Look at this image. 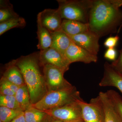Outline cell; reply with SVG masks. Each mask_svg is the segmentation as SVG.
<instances>
[{
    "instance_id": "obj_28",
    "label": "cell",
    "mask_w": 122,
    "mask_h": 122,
    "mask_svg": "<svg viewBox=\"0 0 122 122\" xmlns=\"http://www.w3.org/2000/svg\"><path fill=\"white\" fill-rule=\"evenodd\" d=\"M15 93L3 83L0 82V95L15 96Z\"/></svg>"
},
{
    "instance_id": "obj_11",
    "label": "cell",
    "mask_w": 122,
    "mask_h": 122,
    "mask_svg": "<svg viewBox=\"0 0 122 122\" xmlns=\"http://www.w3.org/2000/svg\"><path fill=\"white\" fill-rule=\"evenodd\" d=\"M37 15L42 25L51 33L61 30L62 20L57 9H45Z\"/></svg>"
},
{
    "instance_id": "obj_31",
    "label": "cell",
    "mask_w": 122,
    "mask_h": 122,
    "mask_svg": "<svg viewBox=\"0 0 122 122\" xmlns=\"http://www.w3.org/2000/svg\"><path fill=\"white\" fill-rule=\"evenodd\" d=\"M52 122H62V121H61V120H57V119H54L53 120Z\"/></svg>"
},
{
    "instance_id": "obj_27",
    "label": "cell",
    "mask_w": 122,
    "mask_h": 122,
    "mask_svg": "<svg viewBox=\"0 0 122 122\" xmlns=\"http://www.w3.org/2000/svg\"><path fill=\"white\" fill-rule=\"evenodd\" d=\"M117 50L115 48H108L105 52L104 56L106 59L114 61L117 59Z\"/></svg>"
},
{
    "instance_id": "obj_19",
    "label": "cell",
    "mask_w": 122,
    "mask_h": 122,
    "mask_svg": "<svg viewBox=\"0 0 122 122\" xmlns=\"http://www.w3.org/2000/svg\"><path fill=\"white\" fill-rule=\"evenodd\" d=\"M15 96L20 108L23 111L32 106L30 95L26 85H22L19 87L15 93Z\"/></svg>"
},
{
    "instance_id": "obj_25",
    "label": "cell",
    "mask_w": 122,
    "mask_h": 122,
    "mask_svg": "<svg viewBox=\"0 0 122 122\" xmlns=\"http://www.w3.org/2000/svg\"><path fill=\"white\" fill-rule=\"evenodd\" d=\"M119 37L117 35L115 36H111L106 39L104 43V45L107 48H115L117 46Z\"/></svg>"
},
{
    "instance_id": "obj_17",
    "label": "cell",
    "mask_w": 122,
    "mask_h": 122,
    "mask_svg": "<svg viewBox=\"0 0 122 122\" xmlns=\"http://www.w3.org/2000/svg\"><path fill=\"white\" fill-rule=\"evenodd\" d=\"M37 33L38 42V49L41 51L51 48L52 43V37L50 32L42 25L40 18L37 16Z\"/></svg>"
},
{
    "instance_id": "obj_20",
    "label": "cell",
    "mask_w": 122,
    "mask_h": 122,
    "mask_svg": "<svg viewBox=\"0 0 122 122\" xmlns=\"http://www.w3.org/2000/svg\"><path fill=\"white\" fill-rule=\"evenodd\" d=\"M0 23L20 17L14 11L13 5L9 1L0 0Z\"/></svg>"
},
{
    "instance_id": "obj_13",
    "label": "cell",
    "mask_w": 122,
    "mask_h": 122,
    "mask_svg": "<svg viewBox=\"0 0 122 122\" xmlns=\"http://www.w3.org/2000/svg\"><path fill=\"white\" fill-rule=\"evenodd\" d=\"M98 96L102 103L105 115V122H122L106 92H101Z\"/></svg>"
},
{
    "instance_id": "obj_14",
    "label": "cell",
    "mask_w": 122,
    "mask_h": 122,
    "mask_svg": "<svg viewBox=\"0 0 122 122\" xmlns=\"http://www.w3.org/2000/svg\"><path fill=\"white\" fill-rule=\"evenodd\" d=\"M51 34L52 43L51 48L58 51L66 58V52L72 42L71 39L61 30L51 33Z\"/></svg>"
},
{
    "instance_id": "obj_3",
    "label": "cell",
    "mask_w": 122,
    "mask_h": 122,
    "mask_svg": "<svg viewBox=\"0 0 122 122\" xmlns=\"http://www.w3.org/2000/svg\"><path fill=\"white\" fill-rule=\"evenodd\" d=\"M82 99L79 92L72 86L64 89L49 92L38 102L32 106L45 111L56 109Z\"/></svg>"
},
{
    "instance_id": "obj_26",
    "label": "cell",
    "mask_w": 122,
    "mask_h": 122,
    "mask_svg": "<svg viewBox=\"0 0 122 122\" xmlns=\"http://www.w3.org/2000/svg\"><path fill=\"white\" fill-rule=\"evenodd\" d=\"M111 65L122 75V49L119 51V55L117 58L111 64Z\"/></svg>"
},
{
    "instance_id": "obj_4",
    "label": "cell",
    "mask_w": 122,
    "mask_h": 122,
    "mask_svg": "<svg viewBox=\"0 0 122 122\" xmlns=\"http://www.w3.org/2000/svg\"><path fill=\"white\" fill-rule=\"evenodd\" d=\"M57 9L62 19L88 24L92 0H59Z\"/></svg>"
},
{
    "instance_id": "obj_22",
    "label": "cell",
    "mask_w": 122,
    "mask_h": 122,
    "mask_svg": "<svg viewBox=\"0 0 122 122\" xmlns=\"http://www.w3.org/2000/svg\"><path fill=\"white\" fill-rule=\"evenodd\" d=\"M24 111L21 108L11 109L0 107V121L2 122H10L20 115Z\"/></svg>"
},
{
    "instance_id": "obj_18",
    "label": "cell",
    "mask_w": 122,
    "mask_h": 122,
    "mask_svg": "<svg viewBox=\"0 0 122 122\" xmlns=\"http://www.w3.org/2000/svg\"><path fill=\"white\" fill-rule=\"evenodd\" d=\"M26 122H52L54 119L45 111L32 106L24 111Z\"/></svg>"
},
{
    "instance_id": "obj_2",
    "label": "cell",
    "mask_w": 122,
    "mask_h": 122,
    "mask_svg": "<svg viewBox=\"0 0 122 122\" xmlns=\"http://www.w3.org/2000/svg\"><path fill=\"white\" fill-rule=\"evenodd\" d=\"M39 53L22 56L13 61L22 73L32 105L38 102L48 92L39 63Z\"/></svg>"
},
{
    "instance_id": "obj_5",
    "label": "cell",
    "mask_w": 122,
    "mask_h": 122,
    "mask_svg": "<svg viewBox=\"0 0 122 122\" xmlns=\"http://www.w3.org/2000/svg\"><path fill=\"white\" fill-rule=\"evenodd\" d=\"M80 100L56 109L44 111L54 119L64 122H84L79 103Z\"/></svg>"
},
{
    "instance_id": "obj_32",
    "label": "cell",
    "mask_w": 122,
    "mask_h": 122,
    "mask_svg": "<svg viewBox=\"0 0 122 122\" xmlns=\"http://www.w3.org/2000/svg\"><path fill=\"white\" fill-rule=\"evenodd\" d=\"M0 122H1V121H0Z\"/></svg>"
},
{
    "instance_id": "obj_9",
    "label": "cell",
    "mask_w": 122,
    "mask_h": 122,
    "mask_svg": "<svg viewBox=\"0 0 122 122\" xmlns=\"http://www.w3.org/2000/svg\"><path fill=\"white\" fill-rule=\"evenodd\" d=\"M69 36L77 45L92 54L97 55L100 48L99 44L100 37L94 33L89 30L79 35Z\"/></svg>"
},
{
    "instance_id": "obj_1",
    "label": "cell",
    "mask_w": 122,
    "mask_h": 122,
    "mask_svg": "<svg viewBox=\"0 0 122 122\" xmlns=\"http://www.w3.org/2000/svg\"><path fill=\"white\" fill-rule=\"evenodd\" d=\"M122 0H92L88 24L90 30L101 37L116 32L122 23Z\"/></svg>"
},
{
    "instance_id": "obj_21",
    "label": "cell",
    "mask_w": 122,
    "mask_h": 122,
    "mask_svg": "<svg viewBox=\"0 0 122 122\" xmlns=\"http://www.w3.org/2000/svg\"><path fill=\"white\" fill-rule=\"evenodd\" d=\"M26 25L25 20L23 18H13L0 23V35L14 28H23Z\"/></svg>"
},
{
    "instance_id": "obj_29",
    "label": "cell",
    "mask_w": 122,
    "mask_h": 122,
    "mask_svg": "<svg viewBox=\"0 0 122 122\" xmlns=\"http://www.w3.org/2000/svg\"><path fill=\"white\" fill-rule=\"evenodd\" d=\"M0 82L4 84L7 87L14 92L15 93L18 90L19 87L16 85L8 81L2 76L1 78Z\"/></svg>"
},
{
    "instance_id": "obj_6",
    "label": "cell",
    "mask_w": 122,
    "mask_h": 122,
    "mask_svg": "<svg viewBox=\"0 0 122 122\" xmlns=\"http://www.w3.org/2000/svg\"><path fill=\"white\" fill-rule=\"evenodd\" d=\"M42 68L48 92L64 89L72 86L64 78L65 72L61 69L51 65H46Z\"/></svg>"
},
{
    "instance_id": "obj_24",
    "label": "cell",
    "mask_w": 122,
    "mask_h": 122,
    "mask_svg": "<svg viewBox=\"0 0 122 122\" xmlns=\"http://www.w3.org/2000/svg\"><path fill=\"white\" fill-rule=\"evenodd\" d=\"M0 107L14 109L20 108L15 96L11 95H0Z\"/></svg>"
},
{
    "instance_id": "obj_23",
    "label": "cell",
    "mask_w": 122,
    "mask_h": 122,
    "mask_svg": "<svg viewBox=\"0 0 122 122\" xmlns=\"http://www.w3.org/2000/svg\"><path fill=\"white\" fill-rule=\"evenodd\" d=\"M109 98L113 103L122 121V98L118 92L114 90H109L106 92Z\"/></svg>"
},
{
    "instance_id": "obj_8",
    "label": "cell",
    "mask_w": 122,
    "mask_h": 122,
    "mask_svg": "<svg viewBox=\"0 0 122 122\" xmlns=\"http://www.w3.org/2000/svg\"><path fill=\"white\" fill-rule=\"evenodd\" d=\"M39 59L42 68L46 65H51L59 68L65 72L69 69L71 64L65 57L52 48L40 51Z\"/></svg>"
},
{
    "instance_id": "obj_10",
    "label": "cell",
    "mask_w": 122,
    "mask_h": 122,
    "mask_svg": "<svg viewBox=\"0 0 122 122\" xmlns=\"http://www.w3.org/2000/svg\"><path fill=\"white\" fill-rule=\"evenodd\" d=\"M65 57L70 64L79 62L89 64L96 62L98 61L97 55L92 54L72 41L66 50Z\"/></svg>"
},
{
    "instance_id": "obj_30",
    "label": "cell",
    "mask_w": 122,
    "mask_h": 122,
    "mask_svg": "<svg viewBox=\"0 0 122 122\" xmlns=\"http://www.w3.org/2000/svg\"><path fill=\"white\" fill-rule=\"evenodd\" d=\"M10 122H26L24 116V112Z\"/></svg>"
},
{
    "instance_id": "obj_7",
    "label": "cell",
    "mask_w": 122,
    "mask_h": 122,
    "mask_svg": "<svg viewBox=\"0 0 122 122\" xmlns=\"http://www.w3.org/2000/svg\"><path fill=\"white\" fill-rule=\"evenodd\" d=\"M84 122H105V115L102 101L99 96L91 99L87 103L79 100Z\"/></svg>"
},
{
    "instance_id": "obj_12",
    "label": "cell",
    "mask_w": 122,
    "mask_h": 122,
    "mask_svg": "<svg viewBox=\"0 0 122 122\" xmlns=\"http://www.w3.org/2000/svg\"><path fill=\"white\" fill-rule=\"evenodd\" d=\"M100 86H113L122 94V75L115 69L111 64L106 62L104 65V73L99 83Z\"/></svg>"
},
{
    "instance_id": "obj_15",
    "label": "cell",
    "mask_w": 122,
    "mask_h": 122,
    "mask_svg": "<svg viewBox=\"0 0 122 122\" xmlns=\"http://www.w3.org/2000/svg\"><path fill=\"white\" fill-rule=\"evenodd\" d=\"M61 30L69 36L79 35L89 30L88 24L76 21L62 20Z\"/></svg>"
},
{
    "instance_id": "obj_16",
    "label": "cell",
    "mask_w": 122,
    "mask_h": 122,
    "mask_svg": "<svg viewBox=\"0 0 122 122\" xmlns=\"http://www.w3.org/2000/svg\"><path fill=\"white\" fill-rule=\"evenodd\" d=\"M2 77L19 87L25 85L22 73L13 61L7 64Z\"/></svg>"
}]
</instances>
